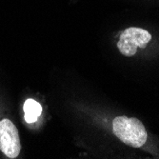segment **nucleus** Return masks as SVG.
<instances>
[{
    "label": "nucleus",
    "mask_w": 159,
    "mask_h": 159,
    "mask_svg": "<svg viewBox=\"0 0 159 159\" xmlns=\"http://www.w3.org/2000/svg\"><path fill=\"white\" fill-rule=\"evenodd\" d=\"M112 129L115 136L131 147L140 148L147 141L146 129L137 118L115 117L112 121Z\"/></svg>",
    "instance_id": "f257e3e1"
},
{
    "label": "nucleus",
    "mask_w": 159,
    "mask_h": 159,
    "mask_svg": "<svg viewBox=\"0 0 159 159\" xmlns=\"http://www.w3.org/2000/svg\"><path fill=\"white\" fill-rule=\"evenodd\" d=\"M152 35L144 29L131 27L122 32L117 48L119 52L126 56H133L136 53L137 48H146L151 41Z\"/></svg>",
    "instance_id": "f03ea898"
},
{
    "label": "nucleus",
    "mask_w": 159,
    "mask_h": 159,
    "mask_svg": "<svg viewBox=\"0 0 159 159\" xmlns=\"http://www.w3.org/2000/svg\"><path fill=\"white\" fill-rule=\"evenodd\" d=\"M21 150L16 127L9 119L0 121V151L9 158H16Z\"/></svg>",
    "instance_id": "7ed1b4c3"
},
{
    "label": "nucleus",
    "mask_w": 159,
    "mask_h": 159,
    "mask_svg": "<svg viewBox=\"0 0 159 159\" xmlns=\"http://www.w3.org/2000/svg\"><path fill=\"white\" fill-rule=\"evenodd\" d=\"M41 105L34 99H28L24 104V118L27 123L35 122L38 116L41 114Z\"/></svg>",
    "instance_id": "20e7f679"
}]
</instances>
